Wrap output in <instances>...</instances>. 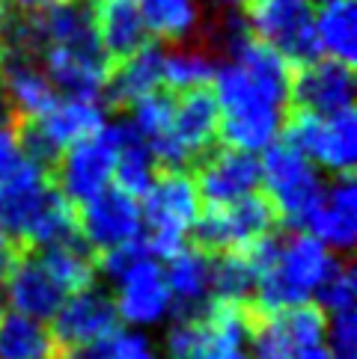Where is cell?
Returning a JSON list of instances; mask_svg holds the SVG:
<instances>
[{
  "label": "cell",
  "mask_w": 357,
  "mask_h": 359,
  "mask_svg": "<svg viewBox=\"0 0 357 359\" xmlns=\"http://www.w3.org/2000/svg\"><path fill=\"white\" fill-rule=\"evenodd\" d=\"M78 220V235L86 250L110 252L129 243L143 241V214H140V199L129 190L110 184L93 199L81 202L74 208Z\"/></svg>",
  "instance_id": "obj_14"
},
{
  "label": "cell",
  "mask_w": 357,
  "mask_h": 359,
  "mask_svg": "<svg viewBox=\"0 0 357 359\" xmlns=\"http://www.w3.org/2000/svg\"><path fill=\"white\" fill-rule=\"evenodd\" d=\"M289 101L307 113H339L354 104V72L346 62L316 57L292 72Z\"/></svg>",
  "instance_id": "obj_21"
},
{
  "label": "cell",
  "mask_w": 357,
  "mask_h": 359,
  "mask_svg": "<svg viewBox=\"0 0 357 359\" xmlns=\"http://www.w3.org/2000/svg\"><path fill=\"white\" fill-rule=\"evenodd\" d=\"M253 359H330L325 348V312L316 303L262 312L250 320Z\"/></svg>",
  "instance_id": "obj_9"
},
{
  "label": "cell",
  "mask_w": 357,
  "mask_h": 359,
  "mask_svg": "<svg viewBox=\"0 0 357 359\" xmlns=\"http://www.w3.org/2000/svg\"><path fill=\"white\" fill-rule=\"evenodd\" d=\"M325 348L330 359H357V309L325 315Z\"/></svg>",
  "instance_id": "obj_35"
},
{
  "label": "cell",
  "mask_w": 357,
  "mask_h": 359,
  "mask_svg": "<svg viewBox=\"0 0 357 359\" xmlns=\"http://www.w3.org/2000/svg\"><path fill=\"white\" fill-rule=\"evenodd\" d=\"M12 259H15V243H12V238L4 232V226H0V279H4Z\"/></svg>",
  "instance_id": "obj_37"
},
{
  "label": "cell",
  "mask_w": 357,
  "mask_h": 359,
  "mask_svg": "<svg viewBox=\"0 0 357 359\" xmlns=\"http://www.w3.org/2000/svg\"><path fill=\"white\" fill-rule=\"evenodd\" d=\"M247 30L259 42L274 48L289 62H310L318 57L316 48V4L313 0H245Z\"/></svg>",
  "instance_id": "obj_13"
},
{
  "label": "cell",
  "mask_w": 357,
  "mask_h": 359,
  "mask_svg": "<svg viewBox=\"0 0 357 359\" xmlns=\"http://www.w3.org/2000/svg\"><path fill=\"white\" fill-rule=\"evenodd\" d=\"M155 175H158V163H155V158H152L149 146L131 131L129 122H125V134H122L119 149H117V172H113V184L129 190V194H134L140 199Z\"/></svg>",
  "instance_id": "obj_32"
},
{
  "label": "cell",
  "mask_w": 357,
  "mask_h": 359,
  "mask_svg": "<svg viewBox=\"0 0 357 359\" xmlns=\"http://www.w3.org/2000/svg\"><path fill=\"white\" fill-rule=\"evenodd\" d=\"M283 137L307 158L318 172L351 175L357 163V116L354 107L339 113H307L301 110L286 122Z\"/></svg>",
  "instance_id": "obj_12"
},
{
  "label": "cell",
  "mask_w": 357,
  "mask_h": 359,
  "mask_svg": "<svg viewBox=\"0 0 357 359\" xmlns=\"http://www.w3.org/2000/svg\"><path fill=\"white\" fill-rule=\"evenodd\" d=\"M12 6V12H21V15H30V12H42L45 6L57 4V0H6Z\"/></svg>",
  "instance_id": "obj_38"
},
{
  "label": "cell",
  "mask_w": 357,
  "mask_h": 359,
  "mask_svg": "<svg viewBox=\"0 0 357 359\" xmlns=\"http://www.w3.org/2000/svg\"><path fill=\"white\" fill-rule=\"evenodd\" d=\"M250 312L238 303H209L197 315H178L161 341V359H253Z\"/></svg>",
  "instance_id": "obj_5"
},
{
  "label": "cell",
  "mask_w": 357,
  "mask_h": 359,
  "mask_svg": "<svg viewBox=\"0 0 357 359\" xmlns=\"http://www.w3.org/2000/svg\"><path fill=\"white\" fill-rule=\"evenodd\" d=\"M313 4H325V0H313Z\"/></svg>",
  "instance_id": "obj_41"
},
{
  "label": "cell",
  "mask_w": 357,
  "mask_h": 359,
  "mask_svg": "<svg viewBox=\"0 0 357 359\" xmlns=\"http://www.w3.org/2000/svg\"><path fill=\"white\" fill-rule=\"evenodd\" d=\"M140 214H143V243L158 259H167L170 252L185 247L202 214L194 175L188 170L158 172L140 196Z\"/></svg>",
  "instance_id": "obj_6"
},
{
  "label": "cell",
  "mask_w": 357,
  "mask_h": 359,
  "mask_svg": "<svg viewBox=\"0 0 357 359\" xmlns=\"http://www.w3.org/2000/svg\"><path fill=\"white\" fill-rule=\"evenodd\" d=\"M316 241H322L330 252H349L357 241V184L351 175H334L325 184L307 229Z\"/></svg>",
  "instance_id": "obj_22"
},
{
  "label": "cell",
  "mask_w": 357,
  "mask_h": 359,
  "mask_svg": "<svg viewBox=\"0 0 357 359\" xmlns=\"http://www.w3.org/2000/svg\"><path fill=\"white\" fill-rule=\"evenodd\" d=\"M36 57H39L48 81L54 83V89L60 95L105 101L110 57L105 54V48H101L98 42L42 48Z\"/></svg>",
  "instance_id": "obj_17"
},
{
  "label": "cell",
  "mask_w": 357,
  "mask_h": 359,
  "mask_svg": "<svg viewBox=\"0 0 357 359\" xmlns=\"http://www.w3.org/2000/svg\"><path fill=\"white\" fill-rule=\"evenodd\" d=\"M12 21H15V12H12V6L6 4V0H0V36L9 30Z\"/></svg>",
  "instance_id": "obj_39"
},
{
  "label": "cell",
  "mask_w": 357,
  "mask_h": 359,
  "mask_svg": "<svg viewBox=\"0 0 357 359\" xmlns=\"http://www.w3.org/2000/svg\"><path fill=\"white\" fill-rule=\"evenodd\" d=\"M325 172H318L286 137L259 151V187L265 190L274 217L286 226L307 229V220L325 194Z\"/></svg>",
  "instance_id": "obj_7"
},
{
  "label": "cell",
  "mask_w": 357,
  "mask_h": 359,
  "mask_svg": "<svg viewBox=\"0 0 357 359\" xmlns=\"http://www.w3.org/2000/svg\"><path fill=\"white\" fill-rule=\"evenodd\" d=\"M125 134V122H105L96 134L84 137L81 143L69 146L54 161V187L66 196L74 208L93 199L113 184L117 172V149Z\"/></svg>",
  "instance_id": "obj_11"
},
{
  "label": "cell",
  "mask_w": 357,
  "mask_h": 359,
  "mask_svg": "<svg viewBox=\"0 0 357 359\" xmlns=\"http://www.w3.org/2000/svg\"><path fill=\"white\" fill-rule=\"evenodd\" d=\"M214 42L226 54L212 74L226 146L259 155L283 137L292 89V62L247 30L245 15L223 12Z\"/></svg>",
  "instance_id": "obj_1"
},
{
  "label": "cell",
  "mask_w": 357,
  "mask_h": 359,
  "mask_svg": "<svg viewBox=\"0 0 357 359\" xmlns=\"http://www.w3.org/2000/svg\"><path fill=\"white\" fill-rule=\"evenodd\" d=\"M247 250L259 271L253 288V303L259 306V312L316 303L318 291L339 264L337 252H330L304 229H295L286 238L265 235Z\"/></svg>",
  "instance_id": "obj_2"
},
{
  "label": "cell",
  "mask_w": 357,
  "mask_h": 359,
  "mask_svg": "<svg viewBox=\"0 0 357 359\" xmlns=\"http://www.w3.org/2000/svg\"><path fill=\"white\" fill-rule=\"evenodd\" d=\"M54 336L45 320L0 309V359H51Z\"/></svg>",
  "instance_id": "obj_28"
},
{
  "label": "cell",
  "mask_w": 357,
  "mask_h": 359,
  "mask_svg": "<svg viewBox=\"0 0 357 359\" xmlns=\"http://www.w3.org/2000/svg\"><path fill=\"white\" fill-rule=\"evenodd\" d=\"M164 89V50L155 45H143L134 54L117 60L108 74L105 98L113 104L131 107L140 98L155 95Z\"/></svg>",
  "instance_id": "obj_25"
},
{
  "label": "cell",
  "mask_w": 357,
  "mask_h": 359,
  "mask_svg": "<svg viewBox=\"0 0 357 359\" xmlns=\"http://www.w3.org/2000/svg\"><path fill=\"white\" fill-rule=\"evenodd\" d=\"M30 161L27 149L21 143V128L0 116V182L9 178L12 172Z\"/></svg>",
  "instance_id": "obj_36"
},
{
  "label": "cell",
  "mask_w": 357,
  "mask_h": 359,
  "mask_svg": "<svg viewBox=\"0 0 357 359\" xmlns=\"http://www.w3.org/2000/svg\"><path fill=\"white\" fill-rule=\"evenodd\" d=\"M48 324H51L54 344H60L66 351V356H72L113 336L122 327V320L117 315V306H113L110 294L93 282V285H86L81 291H72L60 303V309L54 312V318Z\"/></svg>",
  "instance_id": "obj_16"
},
{
  "label": "cell",
  "mask_w": 357,
  "mask_h": 359,
  "mask_svg": "<svg viewBox=\"0 0 357 359\" xmlns=\"http://www.w3.org/2000/svg\"><path fill=\"white\" fill-rule=\"evenodd\" d=\"M105 122H108L105 101L78 98V95H57L39 116L24 122L21 143L33 161L48 166L69 146L81 143L89 134H96Z\"/></svg>",
  "instance_id": "obj_8"
},
{
  "label": "cell",
  "mask_w": 357,
  "mask_h": 359,
  "mask_svg": "<svg viewBox=\"0 0 357 359\" xmlns=\"http://www.w3.org/2000/svg\"><path fill=\"white\" fill-rule=\"evenodd\" d=\"M66 297L69 294L48 273V267L42 264L36 250L15 255L6 267L4 279H0V303L12 312L30 315L36 320H45V324L54 318V312Z\"/></svg>",
  "instance_id": "obj_18"
},
{
  "label": "cell",
  "mask_w": 357,
  "mask_h": 359,
  "mask_svg": "<svg viewBox=\"0 0 357 359\" xmlns=\"http://www.w3.org/2000/svg\"><path fill=\"white\" fill-rule=\"evenodd\" d=\"M214 66H218V60L209 50L182 42L173 50H164V86H167V93L202 89L212 83Z\"/></svg>",
  "instance_id": "obj_31"
},
{
  "label": "cell",
  "mask_w": 357,
  "mask_h": 359,
  "mask_svg": "<svg viewBox=\"0 0 357 359\" xmlns=\"http://www.w3.org/2000/svg\"><path fill=\"white\" fill-rule=\"evenodd\" d=\"M316 306L322 312H342V309H357V276L349 262H339L334 273L327 276L316 297Z\"/></svg>",
  "instance_id": "obj_34"
},
{
  "label": "cell",
  "mask_w": 357,
  "mask_h": 359,
  "mask_svg": "<svg viewBox=\"0 0 357 359\" xmlns=\"http://www.w3.org/2000/svg\"><path fill=\"white\" fill-rule=\"evenodd\" d=\"M0 226L12 243L21 241L30 250L78 238L74 205L54 187L48 166L33 158L0 182Z\"/></svg>",
  "instance_id": "obj_3"
},
{
  "label": "cell",
  "mask_w": 357,
  "mask_h": 359,
  "mask_svg": "<svg viewBox=\"0 0 357 359\" xmlns=\"http://www.w3.org/2000/svg\"><path fill=\"white\" fill-rule=\"evenodd\" d=\"M274 223L277 217L268 199L262 194H253L226 205H209L200 214L194 235L206 252H235L271 235Z\"/></svg>",
  "instance_id": "obj_15"
},
{
  "label": "cell",
  "mask_w": 357,
  "mask_h": 359,
  "mask_svg": "<svg viewBox=\"0 0 357 359\" xmlns=\"http://www.w3.org/2000/svg\"><path fill=\"white\" fill-rule=\"evenodd\" d=\"M66 359H161V348L146 330H117L105 341L93 344L81 353H72Z\"/></svg>",
  "instance_id": "obj_33"
},
{
  "label": "cell",
  "mask_w": 357,
  "mask_h": 359,
  "mask_svg": "<svg viewBox=\"0 0 357 359\" xmlns=\"http://www.w3.org/2000/svg\"><path fill=\"white\" fill-rule=\"evenodd\" d=\"M221 137V113L212 89H190V93H173V122L167 137L152 151L158 166L164 170H185L197 163L202 155L214 149Z\"/></svg>",
  "instance_id": "obj_10"
},
{
  "label": "cell",
  "mask_w": 357,
  "mask_h": 359,
  "mask_svg": "<svg viewBox=\"0 0 357 359\" xmlns=\"http://www.w3.org/2000/svg\"><path fill=\"white\" fill-rule=\"evenodd\" d=\"M57 95L39 57L12 45L0 48V98L18 119L27 122L39 116Z\"/></svg>",
  "instance_id": "obj_20"
},
{
  "label": "cell",
  "mask_w": 357,
  "mask_h": 359,
  "mask_svg": "<svg viewBox=\"0 0 357 359\" xmlns=\"http://www.w3.org/2000/svg\"><path fill=\"white\" fill-rule=\"evenodd\" d=\"M194 184L206 205H226L259 194V155L245 149H212L197 161Z\"/></svg>",
  "instance_id": "obj_19"
},
{
  "label": "cell",
  "mask_w": 357,
  "mask_h": 359,
  "mask_svg": "<svg viewBox=\"0 0 357 359\" xmlns=\"http://www.w3.org/2000/svg\"><path fill=\"white\" fill-rule=\"evenodd\" d=\"M36 252H39V259L48 267V273L57 279V285L66 294L81 291V288L96 282L98 262L93 259V250H86L78 238L51 243V247L36 250Z\"/></svg>",
  "instance_id": "obj_30"
},
{
  "label": "cell",
  "mask_w": 357,
  "mask_h": 359,
  "mask_svg": "<svg viewBox=\"0 0 357 359\" xmlns=\"http://www.w3.org/2000/svg\"><path fill=\"white\" fill-rule=\"evenodd\" d=\"M316 48L318 57L354 66L357 57V0H325L316 6Z\"/></svg>",
  "instance_id": "obj_26"
},
{
  "label": "cell",
  "mask_w": 357,
  "mask_h": 359,
  "mask_svg": "<svg viewBox=\"0 0 357 359\" xmlns=\"http://www.w3.org/2000/svg\"><path fill=\"white\" fill-rule=\"evenodd\" d=\"M149 36L182 45L202 27V0H137Z\"/></svg>",
  "instance_id": "obj_27"
},
{
  "label": "cell",
  "mask_w": 357,
  "mask_h": 359,
  "mask_svg": "<svg viewBox=\"0 0 357 359\" xmlns=\"http://www.w3.org/2000/svg\"><path fill=\"white\" fill-rule=\"evenodd\" d=\"M209 4L214 9H221V12H238L241 6H245V0H209Z\"/></svg>",
  "instance_id": "obj_40"
},
{
  "label": "cell",
  "mask_w": 357,
  "mask_h": 359,
  "mask_svg": "<svg viewBox=\"0 0 357 359\" xmlns=\"http://www.w3.org/2000/svg\"><path fill=\"white\" fill-rule=\"evenodd\" d=\"M164 264V279L173 300V312L197 315L212 303V252L202 247H178L170 252Z\"/></svg>",
  "instance_id": "obj_23"
},
{
  "label": "cell",
  "mask_w": 357,
  "mask_h": 359,
  "mask_svg": "<svg viewBox=\"0 0 357 359\" xmlns=\"http://www.w3.org/2000/svg\"><path fill=\"white\" fill-rule=\"evenodd\" d=\"M257 262L250 250L218 252L212 255V303H238L245 306L253 300L257 288Z\"/></svg>",
  "instance_id": "obj_29"
},
{
  "label": "cell",
  "mask_w": 357,
  "mask_h": 359,
  "mask_svg": "<svg viewBox=\"0 0 357 359\" xmlns=\"http://www.w3.org/2000/svg\"><path fill=\"white\" fill-rule=\"evenodd\" d=\"M98 45L110 60H122L149 45V30L137 0H89Z\"/></svg>",
  "instance_id": "obj_24"
},
{
  "label": "cell",
  "mask_w": 357,
  "mask_h": 359,
  "mask_svg": "<svg viewBox=\"0 0 357 359\" xmlns=\"http://www.w3.org/2000/svg\"><path fill=\"white\" fill-rule=\"evenodd\" d=\"M98 271L110 282L117 315L131 330H155L176 315L164 279V264L143 241L101 255Z\"/></svg>",
  "instance_id": "obj_4"
}]
</instances>
